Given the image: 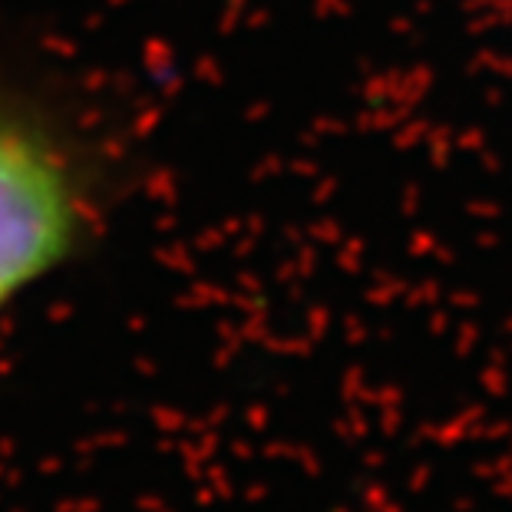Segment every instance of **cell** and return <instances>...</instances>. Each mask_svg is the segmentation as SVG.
<instances>
[{"mask_svg":"<svg viewBox=\"0 0 512 512\" xmlns=\"http://www.w3.org/2000/svg\"><path fill=\"white\" fill-rule=\"evenodd\" d=\"M116 195L93 119L40 73L0 63V318L93 252Z\"/></svg>","mask_w":512,"mask_h":512,"instance_id":"obj_1","label":"cell"}]
</instances>
